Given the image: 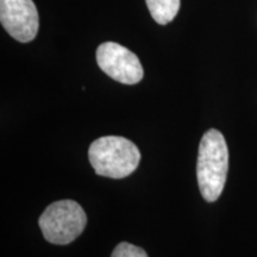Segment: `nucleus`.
Here are the masks:
<instances>
[{"mask_svg": "<svg viewBox=\"0 0 257 257\" xmlns=\"http://www.w3.org/2000/svg\"><path fill=\"white\" fill-rule=\"evenodd\" d=\"M148 10L157 24L170 23L178 15L180 0H146Z\"/></svg>", "mask_w": 257, "mask_h": 257, "instance_id": "nucleus-6", "label": "nucleus"}, {"mask_svg": "<svg viewBox=\"0 0 257 257\" xmlns=\"http://www.w3.org/2000/svg\"><path fill=\"white\" fill-rule=\"evenodd\" d=\"M0 22L8 34L22 43L36 37L40 17L32 0H0Z\"/></svg>", "mask_w": 257, "mask_h": 257, "instance_id": "nucleus-5", "label": "nucleus"}, {"mask_svg": "<svg viewBox=\"0 0 257 257\" xmlns=\"http://www.w3.org/2000/svg\"><path fill=\"white\" fill-rule=\"evenodd\" d=\"M38 224L48 242L66 245L82 233L87 224V217L76 201L60 200L44 210Z\"/></svg>", "mask_w": 257, "mask_h": 257, "instance_id": "nucleus-3", "label": "nucleus"}, {"mask_svg": "<svg viewBox=\"0 0 257 257\" xmlns=\"http://www.w3.org/2000/svg\"><path fill=\"white\" fill-rule=\"evenodd\" d=\"M229 169V149L220 131L210 128L199 144L197 178L202 198L216 201L223 193Z\"/></svg>", "mask_w": 257, "mask_h": 257, "instance_id": "nucleus-1", "label": "nucleus"}, {"mask_svg": "<svg viewBox=\"0 0 257 257\" xmlns=\"http://www.w3.org/2000/svg\"><path fill=\"white\" fill-rule=\"evenodd\" d=\"M111 257H148V255L140 246L126 242H121L115 246Z\"/></svg>", "mask_w": 257, "mask_h": 257, "instance_id": "nucleus-7", "label": "nucleus"}, {"mask_svg": "<svg viewBox=\"0 0 257 257\" xmlns=\"http://www.w3.org/2000/svg\"><path fill=\"white\" fill-rule=\"evenodd\" d=\"M96 62L102 72L124 85H135L143 79V67L137 55L114 42L99 46Z\"/></svg>", "mask_w": 257, "mask_h": 257, "instance_id": "nucleus-4", "label": "nucleus"}, {"mask_svg": "<svg viewBox=\"0 0 257 257\" xmlns=\"http://www.w3.org/2000/svg\"><path fill=\"white\" fill-rule=\"evenodd\" d=\"M88 159L98 175L123 179L137 169L141 153L127 138L105 136L95 140L89 146Z\"/></svg>", "mask_w": 257, "mask_h": 257, "instance_id": "nucleus-2", "label": "nucleus"}]
</instances>
